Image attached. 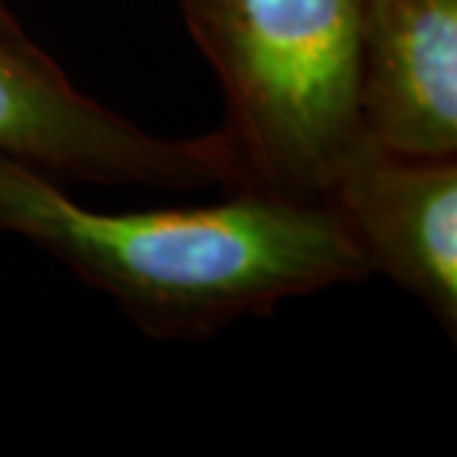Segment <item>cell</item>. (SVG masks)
I'll return each mask as SVG.
<instances>
[{
    "instance_id": "5b68a950",
    "label": "cell",
    "mask_w": 457,
    "mask_h": 457,
    "mask_svg": "<svg viewBox=\"0 0 457 457\" xmlns=\"http://www.w3.org/2000/svg\"><path fill=\"white\" fill-rule=\"evenodd\" d=\"M361 112L376 143L457 153V0H361Z\"/></svg>"
},
{
    "instance_id": "3957f363",
    "label": "cell",
    "mask_w": 457,
    "mask_h": 457,
    "mask_svg": "<svg viewBox=\"0 0 457 457\" xmlns=\"http://www.w3.org/2000/svg\"><path fill=\"white\" fill-rule=\"evenodd\" d=\"M0 155L59 180L150 191H239L221 130L165 137L84 95L0 8Z\"/></svg>"
},
{
    "instance_id": "277c9868",
    "label": "cell",
    "mask_w": 457,
    "mask_h": 457,
    "mask_svg": "<svg viewBox=\"0 0 457 457\" xmlns=\"http://www.w3.org/2000/svg\"><path fill=\"white\" fill-rule=\"evenodd\" d=\"M326 201L371 275H386L455 338L457 158L409 155L363 135Z\"/></svg>"
},
{
    "instance_id": "6da1fadb",
    "label": "cell",
    "mask_w": 457,
    "mask_h": 457,
    "mask_svg": "<svg viewBox=\"0 0 457 457\" xmlns=\"http://www.w3.org/2000/svg\"><path fill=\"white\" fill-rule=\"evenodd\" d=\"M0 231L62 262L155 338L228 323L371 278L326 198L231 191L213 206L97 212L64 180L0 155Z\"/></svg>"
},
{
    "instance_id": "8992f818",
    "label": "cell",
    "mask_w": 457,
    "mask_h": 457,
    "mask_svg": "<svg viewBox=\"0 0 457 457\" xmlns=\"http://www.w3.org/2000/svg\"><path fill=\"white\" fill-rule=\"evenodd\" d=\"M0 8H5V3H3V0H0Z\"/></svg>"
},
{
    "instance_id": "7a4b0ae2",
    "label": "cell",
    "mask_w": 457,
    "mask_h": 457,
    "mask_svg": "<svg viewBox=\"0 0 457 457\" xmlns=\"http://www.w3.org/2000/svg\"><path fill=\"white\" fill-rule=\"evenodd\" d=\"M219 79L239 191L326 198L363 130L361 0H183Z\"/></svg>"
}]
</instances>
